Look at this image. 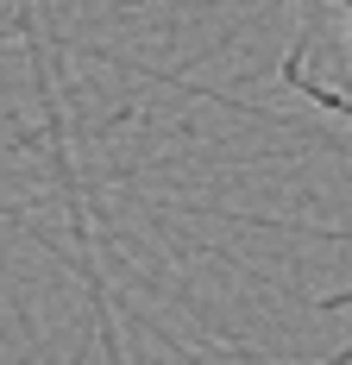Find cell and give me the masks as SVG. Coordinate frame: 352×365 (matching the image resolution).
<instances>
[{
	"label": "cell",
	"instance_id": "1",
	"mask_svg": "<svg viewBox=\"0 0 352 365\" xmlns=\"http://www.w3.org/2000/svg\"><path fill=\"white\" fill-rule=\"evenodd\" d=\"M296 19L302 32L289 51V82L352 120V0H296Z\"/></svg>",
	"mask_w": 352,
	"mask_h": 365
}]
</instances>
